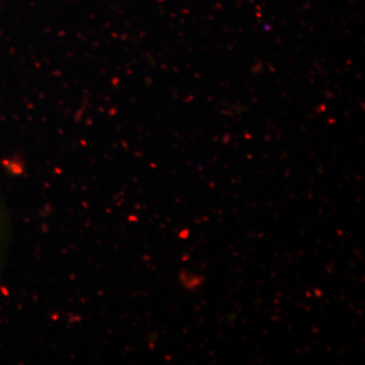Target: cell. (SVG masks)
I'll use <instances>...</instances> for the list:
<instances>
[{
  "label": "cell",
  "mask_w": 365,
  "mask_h": 365,
  "mask_svg": "<svg viewBox=\"0 0 365 365\" xmlns=\"http://www.w3.org/2000/svg\"><path fill=\"white\" fill-rule=\"evenodd\" d=\"M13 244V217L11 210L0 184V287L7 267L10 249Z\"/></svg>",
  "instance_id": "obj_1"
},
{
  "label": "cell",
  "mask_w": 365,
  "mask_h": 365,
  "mask_svg": "<svg viewBox=\"0 0 365 365\" xmlns=\"http://www.w3.org/2000/svg\"><path fill=\"white\" fill-rule=\"evenodd\" d=\"M182 286L188 289H192V288L199 287L203 282V277H199V276H192V274H187V272H182Z\"/></svg>",
  "instance_id": "obj_2"
}]
</instances>
